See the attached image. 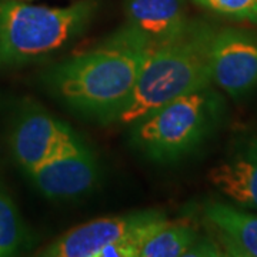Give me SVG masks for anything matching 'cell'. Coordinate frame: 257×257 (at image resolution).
<instances>
[{
    "label": "cell",
    "mask_w": 257,
    "mask_h": 257,
    "mask_svg": "<svg viewBox=\"0 0 257 257\" xmlns=\"http://www.w3.org/2000/svg\"><path fill=\"white\" fill-rule=\"evenodd\" d=\"M152 49L124 23L90 49L49 66L40 83L64 109L106 126L135 89Z\"/></svg>",
    "instance_id": "6da1fadb"
},
{
    "label": "cell",
    "mask_w": 257,
    "mask_h": 257,
    "mask_svg": "<svg viewBox=\"0 0 257 257\" xmlns=\"http://www.w3.org/2000/svg\"><path fill=\"white\" fill-rule=\"evenodd\" d=\"M217 28L190 19L172 39L153 46L135 89L106 126H130L176 97L211 84L210 53Z\"/></svg>",
    "instance_id": "7a4b0ae2"
},
{
    "label": "cell",
    "mask_w": 257,
    "mask_h": 257,
    "mask_svg": "<svg viewBox=\"0 0 257 257\" xmlns=\"http://www.w3.org/2000/svg\"><path fill=\"white\" fill-rule=\"evenodd\" d=\"M99 9L100 0H76L64 8L0 0V70L63 53L92 26Z\"/></svg>",
    "instance_id": "3957f363"
},
{
    "label": "cell",
    "mask_w": 257,
    "mask_h": 257,
    "mask_svg": "<svg viewBox=\"0 0 257 257\" xmlns=\"http://www.w3.org/2000/svg\"><path fill=\"white\" fill-rule=\"evenodd\" d=\"M227 106L206 86L182 94L128 126V145L157 165H175L190 156L217 132Z\"/></svg>",
    "instance_id": "277c9868"
},
{
    "label": "cell",
    "mask_w": 257,
    "mask_h": 257,
    "mask_svg": "<svg viewBox=\"0 0 257 257\" xmlns=\"http://www.w3.org/2000/svg\"><path fill=\"white\" fill-rule=\"evenodd\" d=\"M10 153L23 172L55 157L90 149L69 123L37 106L19 111L9 135Z\"/></svg>",
    "instance_id": "5b68a950"
},
{
    "label": "cell",
    "mask_w": 257,
    "mask_h": 257,
    "mask_svg": "<svg viewBox=\"0 0 257 257\" xmlns=\"http://www.w3.org/2000/svg\"><path fill=\"white\" fill-rule=\"evenodd\" d=\"M163 217H166L163 211L149 209L94 219L67 230L42 248L39 256L97 257L104 247L138 234L149 224Z\"/></svg>",
    "instance_id": "8992f818"
},
{
    "label": "cell",
    "mask_w": 257,
    "mask_h": 257,
    "mask_svg": "<svg viewBox=\"0 0 257 257\" xmlns=\"http://www.w3.org/2000/svg\"><path fill=\"white\" fill-rule=\"evenodd\" d=\"M210 77L220 90L241 99L257 89V32L240 28L216 30Z\"/></svg>",
    "instance_id": "52a82bcc"
},
{
    "label": "cell",
    "mask_w": 257,
    "mask_h": 257,
    "mask_svg": "<svg viewBox=\"0 0 257 257\" xmlns=\"http://www.w3.org/2000/svg\"><path fill=\"white\" fill-rule=\"evenodd\" d=\"M37 192L50 200H73L100 183V162L92 147L55 157L25 172Z\"/></svg>",
    "instance_id": "ba28073f"
},
{
    "label": "cell",
    "mask_w": 257,
    "mask_h": 257,
    "mask_svg": "<svg viewBox=\"0 0 257 257\" xmlns=\"http://www.w3.org/2000/svg\"><path fill=\"white\" fill-rule=\"evenodd\" d=\"M209 180L240 207L257 210V136L243 139L209 172Z\"/></svg>",
    "instance_id": "9c48e42d"
},
{
    "label": "cell",
    "mask_w": 257,
    "mask_h": 257,
    "mask_svg": "<svg viewBox=\"0 0 257 257\" xmlns=\"http://www.w3.org/2000/svg\"><path fill=\"white\" fill-rule=\"evenodd\" d=\"M203 219L224 256L257 257V214L227 203L209 202L203 207Z\"/></svg>",
    "instance_id": "30bf717a"
},
{
    "label": "cell",
    "mask_w": 257,
    "mask_h": 257,
    "mask_svg": "<svg viewBox=\"0 0 257 257\" xmlns=\"http://www.w3.org/2000/svg\"><path fill=\"white\" fill-rule=\"evenodd\" d=\"M126 23L147 37L152 46L180 33L190 19L184 0H124Z\"/></svg>",
    "instance_id": "8fae6325"
},
{
    "label": "cell",
    "mask_w": 257,
    "mask_h": 257,
    "mask_svg": "<svg viewBox=\"0 0 257 257\" xmlns=\"http://www.w3.org/2000/svg\"><path fill=\"white\" fill-rule=\"evenodd\" d=\"M200 231L189 219L159 220L143 237L139 257H180L186 254Z\"/></svg>",
    "instance_id": "7c38bea8"
},
{
    "label": "cell",
    "mask_w": 257,
    "mask_h": 257,
    "mask_svg": "<svg viewBox=\"0 0 257 257\" xmlns=\"http://www.w3.org/2000/svg\"><path fill=\"white\" fill-rule=\"evenodd\" d=\"M33 241L16 203L0 180V257L18 256Z\"/></svg>",
    "instance_id": "4fadbf2b"
},
{
    "label": "cell",
    "mask_w": 257,
    "mask_h": 257,
    "mask_svg": "<svg viewBox=\"0 0 257 257\" xmlns=\"http://www.w3.org/2000/svg\"><path fill=\"white\" fill-rule=\"evenodd\" d=\"M197 8L221 18L257 26V0H190Z\"/></svg>",
    "instance_id": "5bb4252c"
},
{
    "label": "cell",
    "mask_w": 257,
    "mask_h": 257,
    "mask_svg": "<svg viewBox=\"0 0 257 257\" xmlns=\"http://www.w3.org/2000/svg\"><path fill=\"white\" fill-rule=\"evenodd\" d=\"M184 256L187 257H220L224 256L223 250H221L220 244L217 243V240L214 239L211 234L209 236H203L200 234V237L193 243L190 248L186 251Z\"/></svg>",
    "instance_id": "9a60e30c"
}]
</instances>
